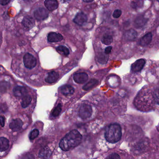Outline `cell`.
Instances as JSON below:
<instances>
[{
    "label": "cell",
    "instance_id": "ffe728a7",
    "mask_svg": "<svg viewBox=\"0 0 159 159\" xmlns=\"http://www.w3.org/2000/svg\"><path fill=\"white\" fill-rule=\"evenodd\" d=\"M51 153L52 152L51 150L49 148H44L41 150L39 153V156L42 158H49L51 155Z\"/></svg>",
    "mask_w": 159,
    "mask_h": 159
},
{
    "label": "cell",
    "instance_id": "7402d4cb",
    "mask_svg": "<svg viewBox=\"0 0 159 159\" xmlns=\"http://www.w3.org/2000/svg\"><path fill=\"white\" fill-rule=\"evenodd\" d=\"M31 101H32V98H31V96L29 95H26L23 97V100L21 103L22 107L23 108L27 107L29 106Z\"/></svg>",
    "mask_w": 159,
    "mask_h": 159
},
{
    "label": "cell",
    "instance_id": "2e32d148",
    "mask_svg": "<svg viewBox=\"0 0 159 159\" xmlns=\"http://www.w3.org/2000/svg\"><path fill=\"white\" fill-rule=\"evenodd\" d=\"M61 93L65 96H70L74 93V88L70 85H64L61 87Z\"/></svg>",
    "mask_w": 159,
    "mask_h": 159
},
{
    "label": "cell",
    "instance_id": "8992f818",
    "mask_svg": "<svg viewBox=\"0 0 159 159\" xmlns=\"http://www.w3.org/2000/svg\"><path fill=\"white\" fill-rule=\"evenodd\" d=\"M146 64L144 59H139L133 63L131 66V71L133 72H138L141 71Z\"/></svg>",
    "mask_w": 159,
    "mask_h": 159
},
{
    "label": "cell",
    "instance_id": "277c9868",
    "mask_svg": "<svg viewBox=\"0 0 159 159\" xmlns=\"http://www.w3.org/2000/svg\"><path fill=\"white\" fill-rule=\"evenodd\" d=\"M24 63L27 68L32 69L37 65V59L32 55L27 53L24 57Z\"/></svg>",
    "mask_w": 159,
    "mask_h": 159
},
{
    "label": "cell",
    "instance_id": "484cf974",
    "mask_svg": "<svg viewBox=\"0 0 159 159\" xmlns=\"http://www.w3.org/2000/svg\"><path fill=\"white\" fill-rule=\"evenodd\" d=\"M108 57L107 54H101L99 55L98 57V61L99 63L102 64H105L107 62Z\"/></svg>",
    "mask_w": 159,
    "mask_h": 159
},
{
    "label": "cell",
    "instance_id": "1f68e13d",
    "mask_svg": "<svg viewBox=\"0 0 159 159\" xmlns=\"http://www.w3.org/2000/svg\"><path fill=\"white\" fill-rule=\"evenodd\" d=\"M11 1V0H0V4L2 5H6Z\"/></svg>",
    "mask_w": 159,
    "mask_h": 159
},
{
    "label": "cell",
    "instance_id": "ba28073f",
    "mask_svg": "<svg viewBox=\"0 0 159 159\" xmlns=\"http://www.w3.org/2000/svg\"><path fill=\"white\" fill-rule=\"evenodd\" d=\"M73 21L75 24L79 25H84V23L87 22V16L82 12L78 13L75 16V18L73 19Z\"/></svg>",
    "mask_w": 159,
    "mask_h": 159
},
{
    "label": "cell",
    "instance_id": "83f0119b",
    "mask_svg": "<svg viewBox=\"0 0 159 159\" xmlns=\"http://www.w3.org/2000/svg\"><path fill=\"white\" fill-rule=\"evenodd\" d=\"M122 14L121 11L120 10H116L113 12L112 16L114 18H118Z\"/></svg>",
    "mask_w": 159,
    "mask_h": 159
},
{
    "label": "cell",
    "instance_id": "f1b7e54d",
    "mask_svg": "<svg viewBox=\"0 0 159 159\" xmlns=\"http://www.w3.org/2000/svg\"><path fill=\"white\" fill-rule=\"evenodd\" d=\"M107 159H120V157L117 153H112L107 157Z\"/></svg>",
    "mask_w": 159,
    "mask_h": 159
},
{
    "label": "cell",
    "instance_id": "7c38bea8",
    "mask_svg": "<svg viewBox=\"0 0 159 159\" xmlns=\"http://www.w3.org/2000/svg\"><path fill=\"white\" fill-rule=\"evenodd\" d=\"M23 122L20 119L12 120L10 124V128L14 131H18L23 126Z\"/></svg>",
    "mask_w": 159,
    "mask_h": 159
},
{
    "label": "cell",
    "instance_id": "52a82bcc",
    "mask_svg": "<svg viewBox=\"0 0 159 159\" xmlns=\"http://www.w3.org/2000/svg\"><path fill=\"white\" fill-rule=\"evenodd\" d=\"M88 75L85 72L76 73L73 75V80L76 83L82 84L88 80Z\"/></svg>",
    "mask_w": 159,
    "mask_h": 159
},
{
    "label": "cell",
    "instance_id": "4fadbf2b",
    "mask_svg": "<svg viewBox=\"0 0 159 159\" xmlns=\"http://www.w3.org/2000/svg\"><path fill=\"white\" fill-rule=\"evenodd\" d=\"M44 5L50 11H52L56 10L58 7L57 0H45Z\"/></svg>",
    "mask_w": 159,
    "mask_h": 159
},
{
    "label": "cell",
    "instance_id": "9c48e42d",
    "mask_svg": "<svg viewBox=\"0 0 159 159\" xmlns=\"http://www.w3.org/2000/svg\"><path fill=\"white\" fill-rule=\"evenodd\" d=\"M22 25L26 29L29 30L35 25V20L31 16H25L22 21Z\"/></svg>",
    "mask_w": 159,
    "mask_h": 159
},
{
    "label": "cell",
    "instance_id": "e575fe53",
    "mask_svg": "<svg viewBox=\"0 0 159 159\" xmlns=\"http://www.w3.org/2000/svg\"><path fill=\"white\" fill-rule=\"evenodd\" d=\"M109 1H112V0H109Z\"/></svg>",
    "mask_w": 159,
    "mask_h": 159
},
{
    "label": "cell",
    "instance_id": "7a4b0ae2",
    "mask_svg": "<svg viewBox=\"0 0 159 159\" xmlns=\"http://www.w3.org/2000/svg\"><path fill=\"white\" fill-rule=\"evenodd\" d=\"M105 136L107 141L111 143H115L120 141L122 137L120 125L117 123L109 125L106 129Z\"/></svg>",
    "mask_w": 159,
    "mask_h": 159
},
{
    "label": "cell",
    "instance_id": "8fae6325",
    "mask_svg": "<svg viewBox=\"0 0 159 159\" xmlns=\"http://www.w3.org/2000/svg\"><path fill=\"white\" fill-rule=\"evenodd\" d=\"M59 75L58 72L55 71H51L48 73L45 80L47 83L52 84L56 82L59 78Z\"/></svg>",
    "mask_w": 159,
    "mask_h": 159
},
{
    "label": "cell",
    "instance_id": "4dcf8cb0",
    "mask_svg": "<svg viewBox=\"0 0 159 159\" xmlns=\"http://www.w3.org/2000/svg\"><path fill=\"white\" fill-rule=\"evenodd\" d=\"M0 125L3 127L5 125V120L3 116H0Z\"/></svg>",
    "mask_w": 159,
    "mask_h": 159
},
{
    "label": "cell",
    "instance_id": "44dd1931",
    "mask_svg": "<svg viewBox=\"0 0 159 159\" xmlns=\"http://www.w3.org/2000/svg\"><path fill=\"white\" fill-rule=\"evenodd\" d=\"M101 42L105 45H108L111 44L113 42L112 37L109 34H106L102 37Z\"/></svg>",
    "mask_w": 159,
    "mask_h": 159
},
{
    "label": "cell",
    "instance_id": "d4e9b609",
    "mask_svg": "<svg viewBox=\"0 0 159 159\" xmlns=\"http://www.w3.org/2000/svg\"><path fill=\"white\" fill-rule=\"evenodd\" d=\"M62 105L61 104H58L57 106L54 109L52 115L53 117H56L58 116L62 111Z\"/></svg>",
    "mask_w": 159,
    "mask_h": 159
},
{
    "label": "cell",
    "instance_id": "e0dca14e",
    "mask_svg": "<svg viewBox=\"0 0 159 159\" xmlns=\"http://www.w3.org/2000/svg\"><path fill=\"white\" fill-rule=\"evenodd\" d=\"M10 146V142L8 139L5 137L0 138V152L7 150Z\"/></svg>",
    "mask_w": 159,
    "mask_h": 159
},
{
    "label": "cell",
    "instance_id": "30bf717a",
    "mask_svg": "<svg viewBox=\"0 0 159 159\" xmlns=\"http://www.w3.org/2000/svg\"><path fill=\"white\" fill-rule=\"evenodd\" d=\"M47 39L50 43L59 42L63 39V37L59 33L51 32L48 34Z\"/></svg>",
    "mask_w": 159,
    "mask_h": 159
},
{
    "label": "cell",
    "instance_id": "836d02e7",
    "mask_svg": "<svg viewBox=\"0 0 159 159\" xmlns=\"http://www.w3.org/2000/svg\"><path fill=\"white\" fill-rule=\"evenodd\" d=\"M84 2H92L94 0H83Z\"/></svg>",
    "mask_w": 159,
    "mask_h": 159
},
{
    "label": "cell",
    "instance_id": "ac0fdd59",
    "mask_svg": "<svg viewBox=\"0 0 159 159\" xmlns=\"http://www.w3.org/2000/svg\"><path fill=\"white\" fill-rule=\"evenodd\" d=\"M125 39L128 40L134 41L135 40L137 37V32L134 30H129L125 32Z\"/></svg>",
    "mask_w": 159,
    "mask_h": 159
},
{
    "label": "cell",
    "instance_id": "cb8c5ba5",
    "mask_svg": "<svg viewBox=\"0 0 159 159\" xmlns=\"http://www.w3.org/2000/svg\"><path fill=\"white\" fill-rule=\"evenodd\" d=\"M147 19H145L144 17L139 16L136 19L135 21V25L136 27H140L141 26L144 25L146 22H147Z\"/></svg>",
    "mask_w": 159,
    "mask_h": 159
},
{
    "label": "cell",
    "instance_id": "d6a6232c",
    "mask_svg": "<svg viewBox=\"0 0 159 159\" xmlns=\"http://www.w3.org/2000/svg\"><path fill=\"white\" fill-rule=\"evenodd\" d=\"M62 3H68L70 1V0H60Z\"/></svg>",
    "mask_w": 159,
    "mask_h": 159
},
{
    "label": "cell",
    "instance_id": "3957f363",
    "mask_svg": "<svg viewBox=\"0 0 159 159\" xmlns=\"http://www.w3.org/2000/svg\"><path fill=\"white\" fill-rule=\"evenodd\" d=\"M93 113L92 107L88 104L82 105L79 110V116L83 120L90 118Z\"/></svg>",
    "mask_w": 159,
    "mask_h": 159
},
{
    "label": "cell",
    "instance_id": "4316f807",
    "mask_svg": "<svg viewBox=\"0 0 159 159\" xmlns=\"http://www.w3.org/2000/svg\"><path fill=\"white\" fill-rule=\"evenodd\" d=\"M39 132L38 129H34L30 132V139L31 140L35 139L39 135Z\"/></svg>",
    "mask_w": 159,
    "mask_h": 159
},
{
    "label": "cell",
    "instance_id": "9a60e30c",
    "mask_svg": "<svg viewBox=\"0 0 159 159\" xmlns=\"http://www.w3.org/2000/svg\"><path fill=\"white\" fill-rule=\"evenodd\" d=\"M13 93L16 96L18 97H24L27 94V90L23 86H17L15 87Z\"/></svg>",
    "mask_w": 159,
    "mask_h": 159
},
{
    "label": "cell",
    "instance_id": "603a6c76",
    "mask_svg": "<svg viewBox=\"0 0 159 159\" xmlns=\"http://www.w3.org/2000/svg\"><path fill=\"white\" fill-rule=\"evenodd\" d=\"M56 50L59 53L63 55L66 56L69 55L70 54L69 50L66 46H62V45L58 46L56 48Z\"/></svg>",
    "mask_w": 159,
    "mask_h": 159
},
{
    "label": "cell",
    "instance_id": "f546056e",
    "mask_svg": "<svg viewBox=\"0 0 159 159\" xmlns=\"http://www.w3.org/2000/svg\"><path fill=\"white\" fill-rule=\"evenodd\" d=\"M111 50H112V47L111 46H108L105 50V53L106 54H109L111 52Z\"/></svg>",
    "mask_w": 159,
    "mask_h": 159
},
{
    "label": "cell",
    "instance_id": "d6986e66",
    "mask_svg": "<svg viewBox=\"0 0 159 159\" xmlns=\"http://www.w3.org/2000/svg\"><path fill=\"white\" fill-rule=\"evenodd\" d=\"M98 83V81L97 80L95 79H92L83 87V89L84 91L91 90L96 85H97Z\"/></svg>",
    "mask_w": 159,
    "mask_h": 159
},
{
    "label": "cell",
    "instance_id": "5bb4252c",
    "mask_svg": "<svg viewBox=\"0 0 159 159\" xmlns=\"http://www.w3.org/2000/svg\"><path fill=\"white\" fill-rule=\"evenodd\" d=\"M152 34L150 32L143 36L139 41V44L143 47H146L151 43L152 40Z\"/></svg>",
    "mask_w": 159,
    "mask_h": 159
},
{
    "label": "cell",
    "instance_id": "5b68a950",
    "mask_svg": "<svg viewBox=\"0 0 159 159\" xmlns=\"http://www.w3.org/2000/svg\"><path fill=\"white\" fill-rule=\"evenodd\" d=\"M34 16L35 18L39 21L45 20L49 16V13L46 9L40 8L34 11Z\"/></svg>",
    "mask_w": 159,
    "mask_h": 159
},
{
    "label": "cell",
    "instance_id": "6da1fadb",
    "mask_svg": "<svg viewBox=\"0 0 159 159\" xmlns=\"http://www.w3.org/2000/svg\"><path fill=\"white\" fill-rule=\"evenodd\" d=\"M82 139V136L76 130L68 133L60 141L59 147L62 150L68 151L80 145Z\"/></svg>",
    "mask_w": 159,
    "mask_h": 159
}]
</instances>
